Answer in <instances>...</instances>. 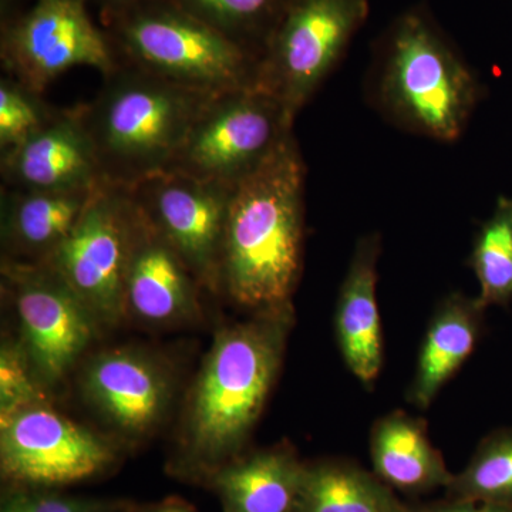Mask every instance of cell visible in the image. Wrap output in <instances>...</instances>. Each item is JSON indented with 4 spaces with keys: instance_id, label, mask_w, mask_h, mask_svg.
<instances>
[{
    "instance_id": "cell-1",
    "label": "cell",
    "mask_w": 512,
    "mask_h": 512,
    "mask_svg": "<svg viewBox=\"0 0 512 512\" xmlns=\"http://www.w3.org/2000/svg\"><path fill=\"white\" fill-rule=\"evenodd\" d=\"M305 163L293 134L232 192L221 276L234 301L289 305L302 264Z\"/></svg>"
},
{
    "instance_id": "cell-2",
    "label": "cell",
    "mask_w": 512,
    "mask_h": 512,
    "mask_svg": "<svg viewBox=\"0 0 512 512\" xmlns=\"http://www.w3.org/2000/svg\"><path fill=\"white\" fill-rule=\"evenodd\" d=\"M210 97L119 60L97 96L76 107L104 181L133 188L164 173Z\"/></svg>"
},
{
    "instance_id": "cell-3",
    "label": "cell",
    "mask_w": 512,
    "mask_h": 512,
    "mask_svg": "<svg viewBox=\"0 0 512 512\" xmlns=\"http://www.w3.org/2000/svg\"><path fill=\"white\" fill-rule=\"evenodd\" d=\"M483 96L470 66L417 10L396 20L373 74V101L404 131L439 143L463 136Z\"/></svg>"
},
{
    "instance_id": "cell-4",
    "label": "cell",
    "mask_w": 512,
    "mask_h": 512,
    "mask_svg": "<svg viewBox=\"0 0 512 512\" xmlns=\"http://www.w3.org/2000/svg\"><path fill=\"white\" fill-rule=\"evenodd\" d=\"M291 318L289 303L215 339L192 400L191 441L201 457L218 460L247 439L281 365Z\"/></svg>"
},
{
    "instance_id": "cell-5",
    "label": "cell",
    "mask_w": 512,
    "mask_h": 512,
    "mask_svg": "<svg viewBox=\"0 0 512 512\" xmlns=\"http://www.w3.org/2000/svg\"><path fill=\"white\" fill-rule=\"evenodd\" d=\"M110 20L117 56L160 79L210 96L258 87L256 50L170 0H138Z\"/></svg>"
},
{
    "instance_id": "cell-6",
    "label": "cell",
    "mask_w": 512,
    "mask_h": 512,
    "mask_svg": "<svg viewBox=\"0 0 512 512\" xmlns=\"http://www.w3.org/2000/svg\"><path fill=\"white\" fill-rule=\"evenodd\" d=\"M369 15V0H285L259 56L258 87L295 123L345 55Z\"/></svg>"
},
{
    "instance_id": "cell-7",
    "label": "cell",
    "mask_w": 512,
    "mask_h": 512,
    "mask_svg": "<svg viewBox=\"0 0 512 512\" xmlns=\"http://www.w3.org/2000/svg\"><path fill=\"white\" fill-rule=\"evenodd\" d=\"M292 127L279 100L259 87L214 94L165 171L235 188L292 136Z\"/></svg>"
},
{
    "instance_id": "cell-8",
    "label": "cell",
    "mask_w": 512,
    "mask_h": 512,
    "mask_svg": "<svg viewBox=\"0 0 512 512\" xmlns=\"http://www.w3.org/2000/svg\"><path fill=\"white\" fill-rule=\"evenodd\" d=\"M3 69L42 94L60 74L87 66L109 76L119 56L90 19L84 0H35L28 12L3 28Z\"/></svg>"
},
{
    "instance_id": "cell-9",
    "label": "cell",
    "mask_w": 512,
    "mask_h": 512,
    "mask_svg": "<svg viewBox=\"0 0 512 512\" xmlns=\"http://www.w3.org/2000/svg\"><path fill=\"white\" fill-rule=\"evenodd\" d=\"M131 210L128 188L101 184L76 227L47 262L94 318L104 322H114L126 311Z\"/></svg>"
},
{
    "instance_id": "cell-10",
    "label": "cell",
    "mask_w": 512,
    "mask_h": 512,
    "mask_svg": "<svg viewBox=\"0 0 512 512\" xmlns=\"http://www.w3.org/2000/svg\"><path fill=\"white\" fill-rule=\"evenodd\" d=\"M128 190L195 279L217 284L234 188L164 171Z\"/></svg>"
},
{
    "instance_id": "cell-11",
    "label": "cell",
    "mask_w": 512,
    "mask_h": 512,
    "mask_svg": "<svg viewBox=\"0 0 512 512\" xmlns=\"http://www.w3.org/2000/svg\"><path fill=\"white\" fill-rule=\"evenodd\" d=\"M0 464L16 483L55 487L97 476L113 460L110 447L40 403L3 421Z\"/></svg>"
},
{
    "instance_id": "cell-12",
    "label": "cell",
    "mask_w": 512,
    "mask_h": 512,
    "mask_svg": "<svg viewBox=\"0 0 512 512\" xmlns=\"http://www.w3.org/2000/svg\"><path fill=\"white\" fill-rule=\"evenodd\" d=\"M26 353L46 382L62 379L93 338L94 315L49 264L6 261Z\"/></svg>"
},
{
    "instance_id": "cell-13",
    "label": "cell",
    "mask_w": 512,
    "mask_h": 512,
    "mask_svg": "<svg viewBox=\"0 0 512 512\" xmlns=\"http://www.w3.org/2000/svg\"><path fill=\"white\" fill-rule=\"evenodd\" d=\"M0 157L2 187L13 190H93L106 183L77 109L60 110L39 133Z\"/></svg>"
},
{
    "instance_id": "cell-14",
    "label": "cell",
    "mask_w": 512,
    "mask_h": 512,
    "mask_svg": "<svg viewBox=\"0 0 512 512\" xmlns=\"http://www.w3.org/2000/svg\"><path fill=\"white\" fill-rule=\"evenodd\" d=\"M131 201L130 254L124 285L126 309L154 323L184 318L194 309L195 276L133 197Z\"/></svg>"
},
{
    "instance_id": "cell-15",
    "label": "cell",
    "mask_w": 512,
    "mask_h": 512,
    "mask_svg": "<svg viewBox=\"0 0 512 512\" xmlns=\"http://www.w3.org/2000/svg\"><path fill=\"white\" fill-rule=\"evenodd\" d=\"M380 238L359 239L336 308V335L346 366L366 386L383 365V336L377 305V261Z\"/></svg>"
},
{
    "instance_id": "cell-16",
    "label": "cell",
    "mask_w": 512,
    "mask_h": 512,
    "mask_svg": "<svg viewBox=\"0 0 512 512\" xmlns=\"http://www.w3.org/2000/svg\"><path fill=\"white\" fill-rule=\"evenodd\" d=\"M97 188L28 191L2 187V242L9 262L25 258L26 265L47 264L76 227Z\"/></svg>"
},
{
    "instance_id": "cell-17",
    "label": "cell",
    "mask_w": 512,
    "mask_h": 512,
    "mask_svg": "<svg viewBox=\"0 0 512 512\" xmlns=\"http://www.w3.org/2000/svg\"><path fill=\"white\" fill-rule=\"evenodd\" d=\"M84 389L111 423L133 434L146 433L161 419L170 396L163 373L124 350L96 357L87 367Z\"/></svg>"
},
{
    "instance_id": "cell-18",
    "label": "cell",
    "mask_w": 512,
    "mask_h": 512,
    "mask_svg": "<svg viewBox=\"0 0 512 512\" xmlns=\"http://www.w3.org/2000/svg\"><path fill=\"white\" fill-rule=\"evenodd\" d=\"M484 308L477 298L451 295L434 312L421 346L410 400L427 409L444 384L476 349L483 326Z\"/></svg>"
},
{
    "instance_id": "cell-19",
    "label": "cell",
    "mask_w": 512,
    "mask_h": 512,
    "mask_svg": "<svg viewBox=\"0 0 512 512\" xmlns=\"http://www.w3.org/2000/svg\"><path fill=\"white\" fill-rule=\"evenodd\" d=\"M305 470L291 454L266 451L217 477L225 512H295Z\"/></svg>"
},
{
    "instance_id": "cell-20",
    "label": "cell",
    "mask_w": 512,
    "mask_h": 512,
    "mask_svg": "<svg viewBox=\"0 0 512 512\" xmlns=\"http://www.w3.org/2000/svg\"><path fill=\"white\" fill-rule=\"evenodd\" d=\"M370 448L376 473L400 490H430L453 480L423 426L406 414L393 413L380 420Z\"/></svg>"
},
{
    "instance_id": "cell-21",
    "label": "cell",
    "mask_w": 512,
    "mask_h": 512,
    "mask_svg": "<svg viewBox=\"0 0 512 512\" xmlns=\"http://www.w3.org/2000/svg\"><path fill=\"white\" fill-rule=\"evenodd\" d=\"M295 512H406L382 484L346 466L305 470Z\"/></svg>"
},
{
    "instance_id": "cell-22",
    "label": "cell",
    "mask_w": 512,
    "mask_h": 512,
    "mask_svg": "<svg viewBox=\"0 0 512 512\" xmlns=\"http://www.w3.org/2000/svg\"><path fill=\"white\" fill-rule=\"evenodd\" d=\"M470 265L480 284L481 308L512 301V198L501 195L493 214L481 225Z\"/></svg>"
},
{
    "instance_id": "cell-23",
    "label": "cell",
    "mask_w": 512,
    "mask_h": 512,
    "mask_svg": "<svg viewBox=\"0 0 512 512\" xmlns=\"http://www.w3.org/2000/svg\"><path fill=\"white\" fill-rule=\"evenodd\" d=\"M170 2L249 49L254 46L252 43H258L262 52L266 37L274 29L276 20L284 8L285 0H170Z\"/></svg>"
},
{
    "instance_id": "cell-24",
    "label": "cell",
    "mask_w": 512,
    "mask_h": 512,
    "mask_svg": "<svg viewBox=\"0 0 512 512\" xmlns=\"http://www.w3.org/2000/svg\"><path fill=\"white\" fill-rule=\"evenodd\" d=\"M450 484L461 501L512 505V429L491 434Z\"/></svg>"
},
{
    "instance_id": "cell-25",
    "label": "cell",
    "mask_w": 512,
    "mask_h": 512,
    "mask_svg": "<svg viewBox=\"0 0 512 512\" xmlns=\"http://www.w3.org/2000/svg\"><path fill=\"white\" fill-rule=\"evenodd\" d=\"M60 110L50 106L42 94L12 77L0 80V154L25 143L50 123Z\"/></svg>"
},
{
    "instance_id": "cell-26",
    "label": "cell",
    "mask_w": 512,
    "mask_h": 512,
    "mask_svg": "<svg viewBox=\"0 0 512 512\" xmlns=\"http://www.w3.org/2000/svg\"><path fill=\"white\" fill-rule=\"evenodd\" d=\"M29 359L15 346L5 345L0 355V421L9 420L26 407L43 403Z\"/></svg>"
},
{
    "instance_id": "cell-27",
    "label": "cell",
    "mask_w": 512,
    "mask_h": 512,
    "mask_svg": "<svg viewBox=\"0 0 512 512\" xmlns=\"http://www.w3.org/2000/svg\"><path fill=\"white\" fill-rule=\"evenodd\" d=\"M127 504L101 498L66 497L45 493H16L0 512H126Z\"/></svg>"
},
{
    "instance_id": "cell-28",
    "label": "cell",
    "mask_w": 512,
    "mask_h": 512,
    "mask_svg": "<svg viewBox=\"0 0 512 512\" xmlns=\"http://www.w3.org/2000/svg\"><path fill=\"white\" fill-rule=\"evenodd\" d=\"M436 512H512V505L483 503V501H461Z\"/></svg>"
},
{
    "instance_id": "cell-29",
    "label": "cell",
    "mask_w": 512,
    "mask_h": 512,
    "mask_svg": "<svg viewBox=\"0 0 512 512\" xmlns=\"http://www.w3.org/2000/svg\"><path fill=\"white\" fill-rule=\"evenodd\" d=\"M141 512H194L190 508L185 507L183 504L177 503H165L160 505H154V507L146 508Z\"/></svg>"
},
{
    "instance_id": "cell-30",
    "label": "cell",
    "mask_w": 512,
    "mask_h": 512,
    "mask_svg": "<svg viewBox=\"0 0 512 512\" xmlns=\"http://www.w3.org/2000/svg\"><path fill=\"white\" fill-rule=\"evenodd\" d=\"M101 2H103L104 8H106V12L109 13V15H113V13L133 5V3L138 2V0H101Z\"/></svg>"
}]
</instances>
